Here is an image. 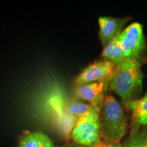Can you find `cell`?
Here are the masks:
<instances>
[{
    "label": "cell",
    "mask_w": 147,
    "mask_h": 147,
    "mask_svg": "<svg viewBox=\"0 0 147 147\" xmlns=\"http://www.w3.org/2000/svg\"><path fill=\"white\" fill-rule=\"evenodd\" d=\"M18 147H61L55 144L50 138L40 131L27 132L20 139Z\"/></svg>",
    "instance_id": "8"
},
{
    "label": "cell",
    "mask_w": 147,
    "mask_h": 147,
    "mask_svg": "<svg viewBox=\"0 0 147 147\" xmlns=\"http://www.w3.org/2000/svg\"><path fill=\"white\" fill-rule=\"evenodd\" d=\"M95 147H121V142L118 143H107L102 141V140L99 142Z\"/></svg>",
    "instance_id": "13"
},
{
    "label": "cell",
    "mask_w": 147,
    "mask_h": 147,
    "mask_svg": "<svg viewBox=\"0 0 147 147\" xmlns=\"http://www.w3.org/2000/svg\"><path fill=\"white\" fill-rule=\"evenodd\" d=\"M102 55L106 60L113 62L115 65L127 60L123 51L119 47L116 38L104 47Z\"/></svg>",
    "instance_id": "10"
},
{
    "label": "cell",
    "mask_w": 147,
    "mask_h": 147,
    "mask_svg": "<svg viewBox=\"0 0 147 147\" xmlns=\"http://www.w3.org/2000/svg\"><path fill=\"white\" fill-rule=\"evenodd\" d=\"M141 147H147V139L144 141V142L143 143L142 146H141Z\"/></svg>",
    "instance_id": "15"
},
{
    "label": "cell",
    "mask_w": 147,
    "mask_h": 147,
    "mask_svg": "<svg viewBox=\"0 0 147 147\" xmlns=\"http://www.w3.org/2000/svg\"><path fill=\"white\" fill-rule=\"evenodd\" d=\"M100 109L92 107L89 112L78 119L71 130L74 143L87 147H95L101 140Z\"/></svg>",
    "instance_id": "3"
},
{
    "label": "cell",
    "mask_w": 147,
    "mask_h": 147,
    "mask_svg": "<svg viewBox=\"0 0 147 147\" xmlns=\"http://www.w3.org/2000/svg\"><path fill=\"white\" fill-rule=\"evenodd\" d=\"M146 139L143 134L136 136V137L131 138V140H130L129 142L125 145L124 147H141Z\"/></svg>",
    "instance_id": "12"
},
{
    "label": "cell",
    "mask_w": 147,
    "mask_h": 147,
    "mask_svg": "<svg viewBox=\"0 0 147 147\" xmlns=\"http://www.w3.org/2000/svg\"><path fill=\"white\" fill-rule=\"evenodd\" d=\"M101 139L107 143L121 142L127 129L123 108L115 97H104L100 109Z\"/></svg>",
    "instance_id": "2"
},
{
    "label": "cell",
    "mask_w": 147,
    "mask_h": 147,
    "mask_svg": "<svg viewBox=\"0 0 147 147\" xmlns=\"http://www.w3.org/2000/svg\"><path fill=\"white\" fill-rule=\"evenodd\" d=\"M116 39L127 59H138L145 49L142 25L136 22L127 27Z\"/></svg>",
    "instance_id": "4"
},
{
    "label": "cell",
    "mask_w": 147,
    "mask_h": 147,
    "mask_svg": "<svg viewBox=\"0 0 147 147\" xmlns=\"http://www.w3.org/2000/svg\"><path fill=\"white\" fill-rule=\"evenodd\" d=\"M63 147H87V146H81V145L77 144L76 143H71V144H69L65 145V146Z\"/></svg>",
    "instance_id": "14"
},
{
    "label": "cell",
    "mask_w": 147,
    "mask_h": 147,
    "mask_svg": "<svg viewBox=\"0 0 147 147\" xmlns=\"http://www.w3.org/2000/svg\"><path fill=\"white\" fill-rule=\"evenodd\" d=\"M127 21V20L125 18L120 19L107 16H100L99 18L100 37L104 47L120 34L121 29Z\"/></svg>",
    "instance_id": "7"
},
{
    "label": "cell",
    "mask_w": 147,
    "mask_h": 147,
    "mask_svg": "<svg viewBox=\"0 0 147 147\" xmlns=\"http://www.w3.org/2000/svg\"><path fill=\"white\" fill-rule=\"evenodd\" d=\"M92 107L93 106L89 104H84L76 101H70L67 105V112L71 117L78 120V119L89 112Z\"/></svg>",
    "instance_id": "11"
},
{
    "label": "cell",
    "mask_w": 147,
    "mask_h": 147,
    "mask_svg": "<svg viewBox=\"0 0 147 147\" xmlns=\"http://www.w3.org/2000/svg\"><path fill=\"white\" fill-rule=\"evenodd\" d=\"M131 110L136 123L140 125H147V94L144 97L126 104Z\"/></svg>",
    "instance_id": "9"
},
{
    "label": "cell",
    "mask_w": 147,
    "mask_h": 147,
    "mask_svg": "<svg viewBox=\"0 0 147 147\" xmlns=\"http://www.w3.org/2000/svg\"><path fill=\"white\" fill-rule=\"evenodd\" d=\"M143 74L138 59H127L115 65L109 87L125 103L135 100L142 88Z\"/></svg>",
    "instance_id": "1"
},
{
    "label": "cell",
    "mask_w": 147,
    "mask_h": 147,
    "mask_svg": "<svg viewBox=\"0 0 147 147\" xmlns=\"http://www.w3.org/2000/svg\"><path fill=\"white\" fill-rule=\"evenodd\" d=\"M108 84L106 82H95L78 85L75 94L78 98L88 101L92 106L101 109L104 100V92Z\"/></svg>",
    "instance_id": "6"
},
{
    "label": "cell",
    "mask_w": 147,
    "mask_h": 147,
    "mask_svg": "<svg viewBox=\"0 0 147 147\" xmlns=\"http://www.w3.org/2000/svg\"><path fill=\"white\" fill-rule=\"evenodd\" d=\"M115 64L110 61H99L87 66L75 80L77 86L95 82L109 84Z\"/></svg>",
    "instance_id": "5"
}]
</instances>
